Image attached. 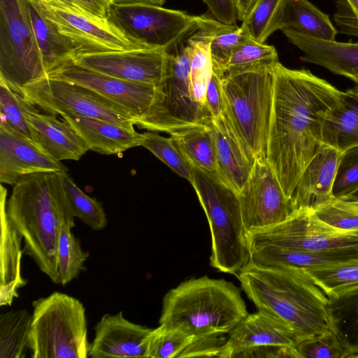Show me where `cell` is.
I'll return each instance as SVG.
<instances>
[{
	"label": "cell",
	"mask_w": 358,
	"mask_h": 358,
	"mask_svg": "<svg viewBox=\"0 0 358 358\" xmlns=\"http://www.w3.org/2000/svg\"><path fill=\"white\" fill-rule=\"evenodd\" d=\"M199 24L209 37L213 71L220 76L235 50L252 38L241 25L224 24L206 15H201Z\"/></svg>",
	"instance_id": "obj_31"
},
{
	"label": "cell",
	"mask_w": 358,
	"mask_h": 358,
	"mask_svg": "<svg viewBox=\"0 0 358 358\" xmlns=\"http://www.w3.org/2000/svg\"><path fill=\"white\" fill-rule=\"evenodd\" d=\"M83 139L90 150L102 155H118L136 146H141L143 134L134 129L97 118L63 115Z\"/></svg>",
	"instance_id": "obj_24"
},
{
	"label": "cell",
	"mask_w": 358,
	"mask_h": 358,
	"mask_svg": "<svg viewBox=\"0 0 358 358\" xmlns=\"http://www.w3.org/2000/svg\"><path fill=\"white\" fill-rule=\"evenodd\" d=\"M295 348L299 358H348L331 328L320 335L301 340Z\"/></svg>",
	"instance_id": "obj_44"
},
{
	"label": "cell",
	"mask_w": 358,
	"mask_h": 358,
	"mask_svg": "<svg viewBox=\"0 0 358 358\" xmlns=\"http://www.w3.org/2000/svg\"><path fill=\"white\" fill-rule=\"evenodd\" d=\"M347 1L358 20V0H347Z\"/></svg>",
	"instance_id": "obj_53"
},
{
	"label": "cell",
	"mask_w": 358,
	"mask_h": 358,
	"mask_svg": "<svg viewBox=\"0 0 358 358\" xmlns=\"http://www.w3.org/2000/svg\"><path fill=\"white\" fill-rule=\"evenodd\" d=\"M236 276L257 310L286 322L303 339L330 329L329 298L303 269L249 261Z\"/></svg>",
	"instance_id": "obj_3"
},
{
	"label": "cell",
	"mask_w": 358,
	"mask_h": 358,
	"mask_svg": "<svg viewBox=\"0 0 358 358\" xmlns=\"http://www.w3.org/2000/svg\"><path fill=\"white\" fill-rule=\"evenodd\" d=\"M273 70L221 78L223 114L248 153L266 159L273 96Z\"/></svg>",
	"instance_id": "obj_6"
},
{
	"label": "cell",
	"mask_w": 358,
	"mask_h": 358,
	"mask_svg": "<svg viewBox=\"0 0 358 358\" xmlns=\"http://www.w3.org/2000/svg\"><path fill=\"white\" fill-rule=\"evenodd\" d=\"M328 296H336L358 288V258L341 264L303 269Z\"/></svg>",
	"instance_id": "obj_36"
},
{
	"label": "cell",
	"mask_w": 358,
	"mask_h": 358,
	"mask_svg": "<svg viewBox=\"0 0 358 358\" xmlns=\"http://www.w3.org/2000/svg\"><path fill=\"white\" fill-rule=\"evenodd\" d=\"M303 338L286 322L262 311L248 314L229 332L227 345L233 352L259 345H296Z\"/></svg>",
	"instance_id": "obj_23"
},
{
	"label": "cell",
	"mask_w": 358,
	"mask_h": 358,
	"mask_svg": "<svg viewBox=\"0 0 358 358\" xmlns=\"http://www.w3.org/2000/svg\"><path fill=\"white\" fill-rule=\"evenodd\" d=\"M257 1L258 0H235L238 20L241 22L245 20L252 11Z\"/></svg>",
	"instance_id": "obj_52"
},
{
	"label": "cell",
	"mask_w": 358,
	"mask_h": 358,
	"mask_svg": "<svg viewBox=\"0 0 358 358\" xmlns=\"http://www.w3.org/2000/svg\"><path fill=\"white\" fill-rule=\"evenodd\" d=\"M69 225L62 228L57 251L58 284L65 286L76 278L85 269L88 255L80 245V241L71 232Z\"/></svg>",
	"instance_id": "obj_38"
},
{
	"label": "cell",
	"mask_w": 358,
	"mask_h": 358,
	"mask_svg": "<svg viewBox=\"0 0 358 358\" xmlns=\"http://www.w3.org/2000/svg\"><path fill=\"white\" fill-rule=\"evenodd\" d=\"M278 62V52L274 46L250 39L235 50L220 77L223 78L252 71L273 70Z\"/></svg>",
	"instance_id": "obj_34"
},
{
	"label": "cell",
	"mask_w": 358,
	"mask_h": 358,
	"mask_svg": "<svg viewBox=\"0 0 358 358\" xmlns=\"http://www.w3.org/2000/svg\"><path fill=\"white\" fill-rule=\"evenodd\" d=\"M273 75L266 160L291 199L301 174L323 145L325 120L343 91L308 69H291L280 62Z\"/></svg>",
	"instance_id": "obj_1"
},
{
	"label": "cell",
	"mask_w": 358,
	"mask_h": 358,
	"mask_svg": "<svg viewBox=\"0 0 358 358\" xmlns=\"http://www.w3.org/2000/svg\"><path fill=\"white\" fill-rule=\"evenodd\" d=\"M35 106L52 115L104 120L134 129L139 117L127 108L75 83L45 76L26 85L21 94Z\"/></svg>",
	"instance_id": "obj_11"
},
{
	"label": "cell",
	"mask_w": 358,
	"mask_h": 358,
	"mask_svg": "<svg viewBox=\"0 0 358 358\" xmlns=\"http://www.w3.org/2000/svg\"><path fill=\"white\" fill-rule=\"evenodd\" d=\"M107 18L134 43L170 52L197 30L201 15L134 3H110Z\"/></svg>",
	"instance_id": "obj_10"
},
{
	"label": "cell",
	"mask_w": 358,
	"mask_h": 358,
	"mask_svg": "<svg viewBox=\"0 0 358 358\" xmlns=\"http://www.w3.org/2000/svg\"><path fill=\"white\" fill-rule=\"evenodd\" d=\"M46 76L87 87L127 108L139 117V121L148 113L159 97V86L120 79L73 62L64 64Z\"/></svg>",
	"instance_id": "obj_16"
},
{
	"label": "cell",
	"mask_w": 358,
	"mask_h": 358,
	"mask_svg": "<svg viewBox=\"0 0 358 358\" xmlns=\"http://www.w3.org/2000/svg\"><path fill=\"white\" fill-rule=\"evenodd\" d=\"M21 99L20 94L12 90L0 80L1 120L6 122L22 135L37 142L35 133L24 113Z\"/></svg>",
	"instance_id": "obj_43"
},
{
	"label": "cell",
	"mask_w": 358,
	"mask_h": 358,
	"mask_svg": "<svg viewBox=\"0 0 358 358\" xmlns=\"http://www.w3.org/2000/svg\"><path fill=\"white\" fill-rule=\"evenodd\" d=\"M64 184L75 217L79 218L93 230L103 229L108 220L102 204L84 193L67 173L64 174Z\"/></svg>",
	"instance_id": "obj_40"
},
{
	"label": "cell",
	"mask_w": 358,
	"mask_h": 358,
	"mask_svg": "<svg viewBox=\"0 0 358 358\" xmlns=\"http://www.w3.org/2000/svg\"><path fill=\"white\" fill-rule=\"evenodd\" d=\"M6 189L1 186L0 305L10 306L17 291L27 283L21 274L23 237L13 227L6 211Z\"/></svg>",
	"instance_id": "obj_25"
},
{
	"label": "cell",
	"mask_w": 358,
	"mask_h": 358,
	"mask_svg": "<svg viewBox=\"0 0 358 358\" xmlns=\"http://www.w3.org/2000/svg\"><path fill=\"white\" fill-rule=\"evenodd\" d=\"M212 121V120H211ZM190 162L216 172V148L211 122L185 129L172 136Z\"/></svg>",
	"instance_id": "obj_33"
},
{
	"label": "cell",
	"mask_w": 358,
	"mask_h": 358,
	"mask_svg": "<svg viewBox=\"0 0 358 358\" xmlns=\"http://www.w3.org/2000/svg\"><path fill=\"white\" fill-rule=\"evenodd\" d=\"M248 314L234 284L204 275L183 281L164 295L159 323L195 339L229 333Z\"/></svg>",
	"instance_id": "obj_4"
},
{
	"label": "cell",
	"mask_w": 358,
	"mask_h": 358,
	"mask_svg": "<svg viewBox=\"0 0 358 358\" xmlns=\"http://www.w3.org/2000/svg\"><path fill=\"white\" fill-rule=\"evenodd\" d=\"M46 76L25 0H0V80L21 94Z\"/></svg>",
	"instance_id": "obj_9"
},
{
	"label": "cell",
	"mask_w": 358,
	"mask_h": 358,
	"mask_svg": "<svg viewBox=\"0 0 358 358\" xmlns=\"http://www.w3.org/2000/svg\"><path fill=\"white\" fill-rule=\"evenodd\" d=\"M62 1H64L66 3H67L78 6L73 0H62Z\"/></svg>",
	"instance_id": "obj_56"
},
{
	"label": "cell",
	"mask_w": 358,
	"mask_h": 358,
	"mask_svg": "<svg viewBox=\"0 0 358 358\" xmlns=\"http://www.w3.org/2000/svg\"><path fill=\"white\" fill-rule=\"evenodd\" d=\"M216 148V173L237 194L248 179L255 159L245 150L225 115L212 117Z\"/></svg>",
	"instance_id": "obj_22"
},
{
	"label": "cell",
	"mask_w": 358,
	"mask_h": 358,
	"mask_svg": "<svg viewBox=\"0 0 358 358\" xmlns=\"http://www.w3.org/2000/svg\"><path fill=\"white\" fill-rule=\"evenodd\" d=\"M281 31L303 53L301 57L303 62L324 67L358 86V43L318 39L292 29Z\"/></svg>",
	"instance_id": "obj_19"
},
{
	"label": "cell",
	"mask_w": 358,
	"mask_h": 358,
	"mask_svg": "<svg viewBox=\"0 0 358 358\" xmlns=\"http://www.w3.org/2000/svg\"><path fill=\"white\" fill-rule=\"evenodd\" d=\"M238 196L247 234L280 223L294 213L291 199L264 158L255 160Z\"/></svg>",
	"instance_id": "obj_14"
},
{
	"label": "cell",
	"mask_w": 358,
	"mask_h": 358,
	"mask_svg": "<svg viewBox=\"0 0 358 358\" xmlns=\"http://www.w3.org/2000/svg\"><path fill=\"white\" fill-rule=\"evenodd\" d=\"M31 1L59 33L79 48L80 54L144 48L129 39L107 17L62 0Z\"/></svg>",
	"instance_id": "obj_12"
},
{
	"label": "cell",
	"mask_w": 358,
	"mask_h": 358,
	"mask_svg": "<svg viewBox=\"0 0 358 358\" xmlns=\"http://www.w3.org/2000/svg\"><path fill=\"white\" fill-rule=\"evenodd\" d=\"M322 143L341 153L358 146V86L343 92L340 103L328 115Z\"/></svg>",
	"instance_id": "obj_28"
},
{
	"label": "cell",
	"mask_w": 358,
	"mask_h": 358,
	"mask_svg": "<svg viewBox=\"0 0 358 358\" xmlns=\"http://www.w3.org/2000/svg\"><path fill=\"white\" fill-rule=\"evenodd\" d=\"M43 172L67 173L68 169L38 143L1 120V183L15 185L23 176Z\"/></svg>",
	"instance_id": "obj_17"
},
{
	"label": "cell",
	"mask_w": 358,
	"mask_h": 358,
	"mask_svg": "<svg viewBox=\"0 0 358 358\" xmlns=\"http://www.w3.org/2000/svg\"><path fill=\"white\" fill-rule=\"evenodd\" d=\"M285 4L286 0H258L241 26L255 41L265 43L271 34L282 29Z\"/></svg>",
	"instance_id": "obj_37"
},
{
	"label": "cell",
	"mask_w": 358,
	"mask_h": 358,
	"mask_svg": "<svg viewBox=\"0 0 358 358\" xmlns=\"http://www.w3.org/2000/svg\"><path fill=\"white\" fill-rule=\"evenodd\" d=\"M170 52L162 48H133L77 55L73 62L120 79L161 86Z\"/></svg>",
	"instance_id": "obj_15"
},
{
	"label": "cell",
	"mask_w": 358,
	"mask_h": 358,
	"mask_svg": "<svg viewBox=\"0 0 358 358\" xmlns=\"http://www.w3.org/2000/svg\"><path fill=\"white\" fill-rule=\"evenodd\" d=\"M152 329L127 320L122 312L106 313L94 327L92 358H148V340Z\"/></svg>",
	"instance_id": "obj_18"
},
{
	"label": "cell",
	"mask_w": 358,
	"mask_h": 358,
	"mask_svg": "<svg viewBox=\"0 0 358 358\" xmlns=\"http://www.w3.org/2000/svg\"><path fill=\"white\" fill-rule=\"evenodd\" d=\"M311 212L334 228L346 231H358V199L333 197Z\"/></svg>",
	"instance_id": "obj_41"
},
{
	"label": "cell",
	"mask_w": 358,
	"mask_h": 358,
	"mask_svg": "<svg viewBox=\"0 0 358 358\" xmlns=\"http://www.w3.org/2000/svg\"><path fill=\"white\" fill-rule=\"evenodd\" d=\"M213 18L227 24H236L238 20L235 0H202Z\"/></svg>",
	"instance_id": "obj_49"
},
{
	"label": "cell",
	"mask_w": 358,
	"mask_h": 358,
	"mask_svg": "<svg viewBox=\"0 0 358 358\" xmlns=\"http://www.w3.org/2000/svg\"><path fill=\"white\" fill-rule=\"evenodd\" d=\"M29 337L32 358H87L85 308L78 299L55 292L32 303Z\"/></svg>",
	"instance_id": "obj_7"
},
{
	"label": "cell",
	"mask_w": 358,
	"mask_h": 358,
	"mask_svg": "<svg viewBox=\"0 0 358 358\" xmlns=\"http://www.w3.org/2000/svg\"><path fill=\"white\" fill-rule=\"evenodd\" d=\"M343 199H358V190L350 196Z\"/></svg>",
	"instance_id": "obj_55"
},
{
	"label": "cell",
	"mask_w": 358,
	"mask_h": 358,
	"mask_svg": "<svg viewBox=\"0 0 358 358\" xmlns=\"http://www.w3.org/2000/svg\"><path fill=\"white\" fill-rule=\"evenodd\" d=\"M186 41L190 48L192 97L195 101L205 106L207 85L213 72L209 37L199 24L197 30Z\"/></svg>",
	"instance_id": "obj_35"
},
{
	"label": "cell",
	"mask_w": 358,
	"mask_h": 358,
	"mask_svg": "<svg viewBox=\"0 0 358 358\" xmlns=\"http://www.w3.org/2000/svg\"><path fill=\"white\" fill-rule=\"evenodd\" d=\"M334 20L340 31L358 37V20L347 0H336Z\"/></svg>",
	"instance_id": "obj_50"
},
{
	"label": "cell",
	"mask_w": 358,
	"mask_h": 358,
	"mask_svg": "<svg viewBox=\"0 0 358 358\" xmlns=\"http://www.w3.org/2000/svg\"><path fill=\"white\" fill-rule=\"evenodd\" d=\"M27 11L47 74L66 63L73 62L79 48L59 32L31 0H25Z\"/></svg>",
	"instance_id": "obj_27"
},
{
	"label": "cell",
	"mask_w": 358,
	"mask_h": 358,
	"mask_svg": "<svg viewBox=\"0 0 358 358\" xmlns=\"http://www.w3.org/2000/svg\"><path fill=\"white\" fill-rule=\"evenodd\" d=\"M247 236L250 247L269 245L315 252L358 248V231L334 228L306 209L296 210L285 220Z\"/></svg>",
	"instance_id": "obj_13"
},
{
	"label": "cell",
	"mask_w": 358,
	"mask_h": 358,
	"mask_svg": "<svg viewBox=\"0 0 358 358\" xmlns=\"http://www.w3.org/2000/svg\"><path fill=\"white\" fill-rule=\"evenodd\" d=\"M190 71V48L185 41L170 52L166 76L159 86V97L137 124L139 128L172 136L210 124L208 110L192 97Z\"/></svg>",
	"instance_id": "obj_8"
},
{
	"label": "cell",
	"mask_w": 358,
	"mask_h": 358,
	"mask_svg": "<svg viewBox=\"0 0 358 358\" xmlns=\"http://www.w3.org/2000/svg\"><path fill=\"white\" fill-rule=\"evenodd\" d=\"M328 298L330 328L346 351L348 358H358V288Z\"/></svg>",
	"instance_id": "obj_29"
},
{
	"label": "cell",
	"mask_w": 358,
	"mask_h": 358,
	"mask_svg": "<svg viewBox=\"0 0 358 358\" xmlns=\"http://www.w3.org/2000/svg\"><path fill=\"white\" fill-rule=\"evenodd\" d=\"M205 106L212 117L216 118L223 112L222 80L213 71L207 85Z\"/></svg>",
	"instance_id": "obj_48"
},
{
	"label": "cell",
	"mask_w": 358,
	"mask_h": 358,
	"mask_svg": "<svg viewBox=\"0 0 358 358\" xmlns=\"http://www.w3.org/2000/svg\"><path fill=\"white\" fill-rule=\"evenodd\" d=\"M193 186L211 234L210 264L236 275L249 262L250 250L238 194L216 173L190 162Z\"/></svg>",
	"instance_id": "obj_5"
},
{
	"label": "cell",
	"mask_w": 358,
	"mask_h": 358,
	"mask_svg": "<svg viewBox=\"0 0 358 358\" xmlns=\"http://www.w3.org/2000/svg\"><path fill=\"white\" fill-rule=\"evenodd\" d=\"M283 29L327 41L336 40L338 34L329 16L308 0H286Z\"/></svg>",
	"instance_id": "obj_30"
},
{
	"label": "cell",
	"mask_w": 358,
	"mask_h": 358,
	"mask_svg": "<svg viewBox=\"0 0 358 358\" xmlns=\"http://www.w3.org/2000/svg\"><path fill=\"white\" fill-rule=\"evenodd\" d=\"M31 315L26 309L0 315V358H24L29 350Z\"/></svg>",
	"instance_id": "obj_32"
},
{
	"label": "cell",
	"mask_w": 358,
	"mask_h": 358,
	"mask_svg": "<svg viewBox=\"0 0 358 358\" xmlns=\"http://www.w3.org/2000/svg\"><path fill=\"white\" fill-rule=\"evenodd\" d=\"M250 261L257 264L301 269L338 264L358 258V248L315 252L266 245L250 247Z\"/></svg>",
	"instance_id": "obj_26"
},
{
	"label": "cell",
	"mask_w": 358,
	"mask_h": 358,
	"mask_svg": "<svg viewBox=\"0 0 358 358\" xmlns=\"http://www.w3.org/2000/svg\"><path fill=\"white\" fill-rule=\"evenodd\" d=\"M148 4L163 6L166 0H145Z\"/></svg>",
	"instance_id": "obj_54"
},
{
	"label": "cell",
	"mask_w": 358,
	"mask_h": 358,
	"mask_svg": "<svg viewBox=\"0 0 358 358\" xmlns=\"http://www.w3.org/2000/svg\"><path fill=\"white\" fill-rule=\"evenodd\" d=\"M78 6L84 10L101 17H107L109 0H73Z\"/></svg>",
	"instance_id": "obj_51"
},
{
	"label": "cell",
	"mask_w": 358,
	"mask_h": 358,
	"mask_svg": "<svg viewBox=\"0 0 358 358\" xmlns=\"http://www.w3.org/2000/svg\"><path fill=\"white\" fill-rule=\"evenodd\" d=\"M224 334H216L194 339L179 355L184 357L230 358L228 338Z\"/></svg>",
	"instance_id": "obj_46"
},
{
	"label": "cell",
	"mask_w": 358,
	"mask_h": 358,
	"mask_svg": "<svg viewBox=\"0 0 358 358\" xmlns=\"http://www.w3.org/2000/svg\"><path fill=\"white\" fill-rule=\"evenodd\" d=\"M43 172L21 178L13 185L6 211L24 240V253L58 284L57 251L64 225L75 226L64 184V174Z\"/></svg>",
	"instance_id": "obj_2"
},
{
	"label": "cell",
	"mask_w": 358,
	"mask_h": 358,
	"mask_svg": "<svg viewBox=\"0 0 358 358\" xmlns=\"http://www.w3.org/2000/svg\"><path fill=\"white\" fill-rule=\"evenodd\" d=\"M341 153L323 145L301 174L291 197L294 212L310 211L331 199L336 173Z\"/></svg>",
	"instance_id": "obj_21"
},
{
	"label": "cell",
	"mask_w": 358,
	"mask_h": 358,
	"mask_svg": "<svg viewBox=\"0 0 358 358\" xmlns=\"http://www.w3.org/2000/svg\"><path fill=\"white\" fill-rule=\"evenodd\" d=\"M141 146L150 151L174 172L192 182L191 164L171 136L166 138L153 131L145 132Z\"/></svg>",
	"instance_id": "obj_39"
},
{
	"label": "cell",
	"mask_w": 358,
	"mask_h": 358,
	"mask_svg": "<svg viewBox=\"0 0 358 358\" xmlns=\"http://www.w3.org/2000/svg\"><path fill=\"white\" fill-rule=\"evenodd\" d=\"M358 190V146L341 153L333 186V196L345 198Z\"/></svg>",
	"instance_id": "obj_45"
},
{
	"label": "cell",
	"mask_w": 358,
	"mask_h": 358,
	"mask_svg": "<svg viewBox=\"0 0 358 358\" xmlns=\"http://www.w3.org/2000/svg\"><path fill=\"white\" fill-rule=\"evenodd\" d=\"M233 357L299 358L295 345H259L236 351Z\"/></svg>",
	"instance_id": "obj_47"
},
{
	"label": "cell",
	"mask_w": 358,
	"mask_h": 358,
	"mask_svg": "<svg viewBox=\"0 0 358 358\" xmlns=\"http://www.w3.org/2000/svg\"><path fill=\"white\" fill-rule=\"evenodd\" d=\"M21 101L36 141L56 159L78 161L89 150L85 142L66 120L58 119L55 115L41 113L22 95Z\"/></svg>",
	"instance_id": "obj_20"
},
{
	"label": "cell",
	"mask_w": 358,
	"mask_h": 358,
	"mask_svg": "<svg viewBox=\"0 0 358 358\" xmlns=\"http://www.w3.org/2000/svg\"><path fill=\"white\" fill-rule=\"evenodd\" d=\"M194 339L182 331L159 325L148 336V358H178Z\"/></svg>",
	"instance_id": "obj_42"
}]
</instances>
